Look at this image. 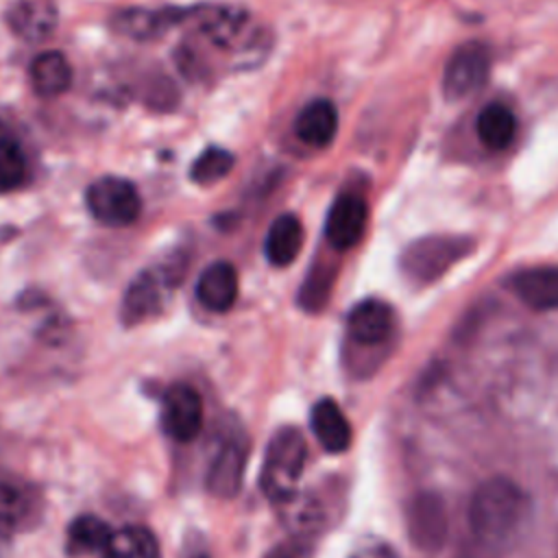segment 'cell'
I'll return each mask as SVG.
<instances>
[{"instance_id": "d4e9b609", "label": "cell", "mask_w": 558, "mask_h": 558, "mask_svg": "<svg viewBox=\"0 0 558 558\" xmlns=\"http://www.w3.org/2000/svg\"><path fill=\"white\" fill-rule=\"evenodd\" d=\"M26 174H28V163H26L24 150L13 137L2 135L0 137V194L20 187L26 181Z\"/></svg>"}, {"instance_id": "f1b7e54d", "label": "cell", "mask_w": 558, "mask_h": 558, "mask_svg": "<svg viewBox=\"0 0 558 558\" xmlns=\"http://www.w3.org/2000/svg\"><path fill=\"white\" fill-rule=\"evenodd\" d=\"M185 558H209L205 551H190Z\"/></svg>"}, {"instance_id": "3957f363", "label": "cell", "mask_w": 558, "mask_h": 558, "mask_svg": "<svg viewBox=\"0 0 558 558\" xmlns=\"http://www.w3.org/2000/svg\"><path fill=\"white\" fill-rule=\"evenodd\" d=\"M305 464V438L296 427H281L272 434L259 473L262 493L272 501H288L294 495Z\"/></svg>"}, {"instance_id": "9a60e30c", "label": "cell", "mask_w": 558, "mask_h": 558, "mask_svg": "<svg viewBox=\"0 0 558 558\" xmlns=\"http://www.w3.org/2000/svg\"><path fill=\"white\" fill-rule=\"evenodd\" d=\"M294 131L301 142L314 148H325L338 131V109L327 98L310 100L294 120Z\"/></svg>"}, {"instance_id": "44dd1931", "label": "cell", "mask_w": 558, "mask_h": 558, "mask_svg": "<svg viewBox=\"0 0 558 558\" xmlns=\"http://www.w3.org/2000/svg\"><path fill=\"white\" fill-rule=\"evenodd\" d=\"M105 558H159V545L150 530L142 525H126L111 532L102 549Z\"/></svg>"}, {"instance_id": "4316f807", "label": "cell", "mask_w": 558, "mask_h": 558, "mask_svg": "<svg viewBox=\"0 0 558 558\" xmlns=\"http://www.w3.org/2000/svg\"><path fill=\"white\" fill-rule=\"evenodd\" d=\"M414 512H416V517L412 523V532L418 538V543L429 545V543L438 541L445 530V519L440 514V508L427 504V499H425L423 504L414 506Z\"/></svg>"}, {"instance_id": "8fae6325", "label": "cell", "mask_w": 558, "mask_h": 558, "mask_svg": "<svg viewBox=\"0 0 558 558\" xmlns=\"http://www.w3.org/2000/svg\"><path fill=\"white\" fill-rule=\"evenodd\" d=\"M166 299V279H161L155 270L140 272L126 288L120 318L124 325H137L150 316H155Z\"/></svg>"}, {"instance_id": "277c9868", "label": "cell", "mask_w": 558, "mask_h": 558, "mask_svg": "<svg viewBox=\"0 0 558 558\" xmlns=\"http://www.w3.org/2000/svg\"><path fill=\"white\" fill-rule=\"evenodd\" d=\"M92 218L105 227H129L137 220L142 201L135 185L122 177H100L85 192Z\"/></svg>"}, {"instance_id": "9c48e42d", "label": "cell", "mask_w": 558, "mask_h": 558, "mask_svg": "<svg viewBox=\"0 0 558 558\" xmlns=\"http://www.w3.org/2000/svg\"><path fill=\"white\" fill-rule=\"evenodd\" d=\"M246 442L242 436H229L220 442L207 469V490L216 497H233L244 477Z\"/></svg>"}, {"instance_id": "e0dca14e", "label": "cell", "mask_w": 558, "mask_h": 558, "mask_svg": "<svg viewBox=\"0 0 558 558\" xmlns=\"http://www.w3.org/2000/svg\"><path fill=\"white\" fill-rule=\"evenodd\" d=\"M303 225L294 214H281L275 218V222L268 227L266 240H264V255L266 259L277 266H290L301 248H303Z\"/></svg>"}, {"instance_id": "83f0119b", "label": "cell", "mask_w": 558, "mask_h": 558, "mask_svg": "<svg viewBox=\"0 0 558 558\" xmlns=\"http://www.w3.org/2000/svg\"><path fill=\"white\" fill-rule=\"evenodd\" d=\"M264 558H312V549L305 541H283L275 545Z\"/></svg>"}, {"instance_id": "cb8c5ba5", "label": "cell", "mask_w": 558, "mask_h": 558, "mask_svg": "<svg viewBox=\"0 0 558 558\" xmlns=\"http://www.w3.org/2000/svg\"><path fill=\"white\" fill-rule=\"evenodd\" d=\"M233 161L235 159L227 148L209 146L194 159L190 168V179L198 185H211L231 172Z\"/></svg>"}, {"instance_id": "ffe728a7", "label": "cell", "mask_w": 558, "mask_h": 558, "mask_svg": "<svg viewBox=\"0 0 558 558\" xmlns=\"http://www.w3.org/2000/svg\"><path fill=\"white\" fill-rule=\"evenodd\" d=\"M475 133L488 150H504L517 135V118L508 105L488 102L477 113Z\"/></svg>"}, {"instance_id": "7a4b0ae2", "label": "cell", "mask_w": 558, "mask_h": 558, "mask_svg": "<svg viewBox=\"0 0 558 558\" xmlns=\"http://www.w3.org/2000/svg\"><path fill=\"white\" fill-rule=\"evenodd\" d=\"M473 248L475 242L466 235H423L403 248L399 268L414 283H434L469 257Z\"/></svg>"}, {"instance_id": "30bf717a", "label": "cell", "mask_w": 558, "mask_h": 558, "mask_svg": "<svg viewBox=\"0 0 558 558\" xmlns=\"http://www.w3.org/2000/svg\"><path fill=\"white\" fill-rule=\"evenodd\" d=\"M392 310L381 299H364L347 316V331L355 344L377 347L392 333Z\"/></svg>"}, {"instance_id": "7402d4cb", "label": "cell", "mask_w": 558, "mask_h": 558, "mask_svg": "<svg viewBox=\"0 0 558 558\" xmlns=\"http://www.w3.org/2000/svg\"><path fill=\"white\" fill-rule=\"evenodd\" d=\"M111 538L109 525L94 514H81L68 525V551L72 556L102 551Z\"/></svg>"}, {"instance_id": "6da1fadb", "label": "cell", "mask_w": 558, "mask_h": 558, "mask_svg": "<svg viewBox=\"0 0 558 558\" xmlns=\"http://www.w3.org/2000/svg\"><path fill=\"white\" fill-rule=\"evenodd\" d=\"M530 517V499L521 486L508 477H493L477 486L469 523L477 541L486 545H504L525 525Z\"/></svg>"}, {"instance_id": "8992f818", "label": "cell", "mask_w": 558, "mask_h": 558, "mask_svg": "<svg viewBox=\"0 0 558 558\" xmlns=\"http://www.w3.org/2000/svg\"><path fill=\"white\" fill-rule=\"evenodd\" d=\"M161 427L177 442H190L203 427V399L187 384H172L161 397Z\"/></svg>"}, {"instance_id": "2e32d148", "label": "cell", "mask_w": 558, "mask_h": 558, "mask_svg": "<svg viewBox=\"0 0 558 558\" xmlns=\"http://www.w3.org/2000/svg\"><path fill=\"white\" fill-rule=\"evenodd\" d=\"M310 425L316 440L331 453H342L351 445V425L340 405L325 397L318 399L310 414Z\"/></svg>"}, {"instance_id": "d6986e66", "label": "cell", "mask_w": 558, "mask_h": 558, "mask_svg": "<svg viewBox=\"0 0 558 558\" xmlns=\"http://www.w3.org/2000/svg\"><path fill=\"white\" fill-rule=\"evenodd\" d=\"M181 17H183V11H177V9H161V11L124 9L113 15L111 26L131 39L144 41V39L159 37L166 28H170Z\"/></svg>"}, {"instance_id": "603a6c76", "label": "cell", "mask_w": 558, "mask_h": 558, "mask_svg": "<svg viewBox=\"0 0 558 558\" xmlns=\"http://www.w3.org/2000/svg\"><path fill=\"white\" fill-rule=\"evenodd\" d=\"M201 31L218 46H227L229 41L235 39V35L240 33V28L244 26V15L235 9H209L201 13V22H198Z\"/></svg>"}, {"instance_id": "5b68a950", "label": "cell", "mask_w": 558, "mask_h": 558, "mask_svg": "<svg viewBox=\"0 0 558 558\" xmlns=\"http://www.w3.org/2000/svg\"><path fill=\"white\" fill-rule=\"evenodd\" d=\"M493 54L482 41L458 46L442 70V94L447 100H464L484 87Z\"/></svg>"}, {"instance_id": "4fadbf2b", "label": "cell", "mask_w": 558, "mask_h": 558, "mask_svg": "<svg viewBox=\"0 0 558 558\" xmlns=\"http://www.w3.org/2000/svg\"><path fill=\"white\" fill-rule=\"evenodd\" d=\"M7 24L24 41H44L57 26L52 0H17L7 11Z\"/></svg>"}, {"instance_id": "5bb4252c", "label": "cell", "mask_w": 558, "mask_h": 558, "mask_svg": "<svg viewBox=\"0 0 558 558\" xmlns=\"http://www.w3.org/2000/svg\"><path fill=\"white\" fill-rule=\"evenodd\" d=\"M521 303L536 312L558 310V266H536L521 270L510 281Z\"/></svg>"}, {"instance_id": "484cf974", "label": "cell", "mask_w": 558, "mask_h": 558, "mask_svg": "<svg viewBox=\"0 0 558 558\" xmlns=\"http://www.w3.org/2000/svg\"><path fill=\"white\" fill-rule=\"evenodd\" d=\"M333 286V272H327L323 268H314L312 275L303 281L299 292V305L307 312H318L325 307L327 296Z\"/></svg>"}, {"instance_id": "52a82bcc", "label": "cell", "mask_w": 558, "mask_h": 558, "mask_svg": "<svg viewBox=\"0 0 558 558\" xmlns=\"http://www.w3.org/2000/svg\"><path fill=\"white\" fill-rule=\"evenodd\" d=\"M366 222H368L366 201L353 192H342L336 196V201L327 211L325 238L333 251L338 253L349 251L362 240L366 231Z\"/></svg>"}, {"instance_id": "ba28073f", "label": "cell", "mask_w": 558, "mask_h": 558, "mask_svg": "<svg viewBox=\"0 0 558 558\" xmlns=\"http://www.w3.org/2000/svg\"><path fill=\"white\" fill-rule=\"evenodd\" d=\"M39 510L37 488L22 475L0 469V525L20 530L33 523Z\"/></svg>"}, {"instance_id": "7c38bea8", "label": "cell", "mask_w": 558, "mask_h": 558, "mask_svg": "<svg viewBox=\"0 0 558 558\" xmlns=\"http://www.w3.org/2000/svg\"><path fill=\"white\" fill-rule=\"evenodd\" d=\"M238 270L231 262L218 259L209 264L196 279L198 303L216 314L229 312L238 299Z\"/></svg>"}, {"instance_id": "ac0fdd59", "label": "cell", "mask_w": 558, "mask_h": 558, "mask_svg": "<svg viewBox=\"0 0 558 558\" xmlns=\"http://www.w3.org/2000/svg\"><path fill=\"white\" fill-rule=\"evenodd\" d=\"M28 78L37 96L54 98L68 92L72 83V68L63 52L59 50H44L39 52L28 68Z\"/></svg>"}]
</instances>
